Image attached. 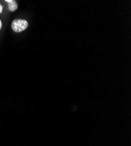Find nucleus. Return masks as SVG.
<instances>
[{"instance_id": "3", "label": "nucleus", "mask_w": 131, "mask_h": 146, "mask_svg": "<svg viewBox=\"0 0 131 146\" xmlns=\"http://www.w3.org/2000/svg\"><path fill=\"white\" fill-rule=\"evenodd\" d=\"M3 6H2L1 4L0 3V14L2 13V12H3Z\"/></svg>"}, {"instance_id": "4", "label": "nucleus", "mask_w": 131, "mask_h": 146, "mask_svg": "<svg viewBox=\"0 0 131 146\" xmlns=\"http://www.w3.org/2000/svg\"><path fill=\"white\" fill-rule=\"evenodd\" d=\"M1 28H2V22H1V19H0V30H1Z\"/></svg>"}, {"instance_id": "2", "label": "nucleus", "mask_w": 131, "mask_h": 146, "mask_svg": "<svg viewBox=\"0 0 131 146\" xmlns=\"http://www.w3.org/2000/svg\"><path fill=\"white\" fill-rule=\"evenodd\" d=\"M5 2L8 3V9L10 11L14 12L18 8V4L14 0H6Z\"/></svg>"}, {"instance_id": "1", "label": "nucleus", "mask_w": 131, "mask_h": 146, "mask_svg": "<svg viewBox=\"0 0 131 146\" xmlns=\"http://www.w3.org/2000/svg\"><path fill=\"white\" fill-rule=\"evenodd\" d=\"M28 27V23L24 19H15L12 22L11 27L15 32H21Z\"/></svg>"}]
</instances>
